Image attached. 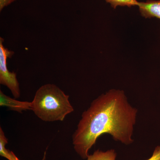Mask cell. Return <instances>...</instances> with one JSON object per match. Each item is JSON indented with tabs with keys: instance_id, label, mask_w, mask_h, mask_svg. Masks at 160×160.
<instances>
[{
	"instance_id": "6da1fadb",
	"label": "cell",
	"mask_w": 160,
	"mask_h": 160,
	"mask_svg": "<svg viewBox=\"0 0 160 160\" xmlns=\"http://www.w3.org/2000/svg\"><path fill=\"white\" fill-rule=\"evenodd\" d=\"M138 112L123 90L112 89L101 95L82 115L72 136L75 151L82 158L87 159L89 149L105 133L124 145L132 144Z\"/></svg>"
},
{
	"instance_id": "7a4b0ae2",
	"label": "cell",
	"mask_w": 160,
	"mask_h": 160,
	"mask_svg": "<svg viewBox=\"0 0 160 160\" xmlns=\"http://www.w3.org/2000/svg\"><path fill=\"white\" fill-rule=\"evenodd\" d=\"M69 98L56 85H43L35 94L31 102V110L44 122H62L74 111Z\"/></svg>"
},
{
	"instance_id": "3957f363",
	"label": "cell",
	"mask_w": 160,
	"mask_h": 160,
	"mask_svg": "<svg viewBox=\"0 0 160 160\" xmlns=\"http://www.w3.org/2000/svg\"><path fill=\"white\" fill-rule=\"evenodd\" d=\"M4 40L0 38V83L6 86L11 91L14 98L21 96L19 84L16 73L10 72L7 67V60L12 57L14 52L3 45Z\"/></svg>"
},
{
	"instance_id": "277c9868",
	"label": "cell",
	"mask_w": 160,
	"mask_h": 160,
	"mask_svg": "<svg viewBox=\"0 0 160 160\" xmlns=\"http://www.w3.org/2000/svg\"><path fill=\"white\" fill-rule=\"evenodd\" d=\"M0 106H5L10 110L22 112L23 111L31 110V102L20 101L9 97L0 90Z\"/></svg>"
},
{
	"instance_id": "5b68a950",
	"label": "cell",
	"mask_w": 160,
	"mask_h": 160,
	"mask_svg": "<svg viewBox=\"0 0 160 160\" xmlns=\"http://www.w3.org/2000/svg\"><path fill=\"white\" fill-rule=\"evenodd\" d=\"M138 6L143 17L155 18L160 19V0H148L138 2Z\"/></svg>"
},
{
	"instance_id": "8992f818",
	"label": "cell",
	"mask_w": 160,
	"mask_h": 160,
	"mask_svg": "<svg viewBox=\"0 0 160 160\" xmlns=\"http://www.w3.org/2000/svg\"><path fill=\"white\" fill-rule=\"evenodd\" d=\"M117 155V154L114 149H109L106 151L98 149L92 154H89L87 160H116Z\"/></svg>"
},
{
	"instance_id": "52a82bcc",
	"label": "cell",
	"mask_w": 160,
	"mask_h": 160,
	"mask_svg": "<svg viewBox=\"0 0 160 160\" xmlns=\"http://www.w3.org/2000/svg\"><path fill=\"white\" fill-rule=\"evenodd\" d=\"M8 143V139L5 136L2 129L0 128V155L8 160H15L17 157L12 152L6 149V146Z\"/></svg>"
},
{
	"instance_id": "ba28073f",
	"label": "cell",
	"mask_w": 160,
	"mask_h": 160,
	"mask_svg": "<svg viewBox=\"0 0 160 160\" xmlns=\"http://www.w3.org/2000/svg\"><path fill=\"white\" fill-rule=\"evenodd\" d=\"M107 3H110L112 8L115 9L118 6H138L139 2L137 0H106Z\"/></svg>"
},
{
	"instance_id": "9c48e42d",
	"label": "cell",
	"mask_w": 160,
	"mask_h": 160,
	"mask_svg": "<svg viewBox=\"0 0 160 160\" xmlns=\"http://www.w3.org/2000/svg\"><path fill=\"white\" fill-rule=\"evenodd\" d=\"M146 160H160V146L155 147L151 157Z\"/></svg>"
},
{
	"instance_id": "30bf717a",
	"label": "cell",
	"mask_w": 160,
	"mask_h": 160,
	"mask_svg": "<svg viewBox=\"0 0 160 160\" xmlns=\"http://www.w3.org/2000/svg\"><path fill=\"white\" fill-rule=\"evenodd\" d=\"M17 0H0V11L7 7Z\"/></svg>"
},
{
	"instance_id": "8fae6325",
	"label": "cell",
	"mask_w": 160,
	"mask_h": 160,
	"mask_svg": "<svg viewBox=\"0 0 160 160\" xmlns=\"http://www.w3.org/2000/svg\"><path fill=\"white\" fill-rule=\"evenodd\" d=\"M46 151L45 152H44V156H43V157L42 158V160H46ZM15 160H20V159H19L18 158V157Z\"/></svg>"
}]
</instances>
